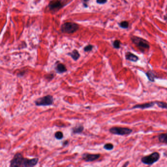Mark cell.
<instances>
[{"label":"cell","instance_id":"1","mask_svg":"<svg viewBox=\"0 0 167 167\" xmlns=\"http://www.w3.org/2000/svg\"><path fill=\"white\" fill-rule=\"evenodd\" d=\"M130 39L132 42L143 53L146 50L149 49V43L146 40L136 36H132Z\"/></svg>","mask_w":167,"mask_h":167},{"label":"cell","instance_id":"2","mask_svg":"<svg viewBox=\"0 0 167 167\" xmlns=\"http://www.w3.org/2000/svg\"><path fill=\"white\" fill-rule=\"evenodd\" d=\"M78 29V24L70 22L64 23L61 26V31L64 33H74L77 31Z\"/></svg>","mask_w":167,"mask_h":167},{"label":"cell","instance_id":"3","mask_svg":"<svg viewBox=\"0 0 167 167\" xmlns=\"http://www.w3.org/2000/svg\"><path fill=\"white\" fill-rule=\"evenodd\" d=\"M160 159V154L157 152H154L152 154L144 156L141 158L142 162L148 165H152L157 162Z\"/></svg>","mask_w":167,"mask_h":167},{"label":"cell","instance_id":"4","mask_svg":"<svg viewBox=\"0 0 167 167\" xmlns=\"http://www.w3.org/2000/svg\"><path fill=\"white\" fill-rule=\"evenodd\" d=\"M109 131L110 133L115 135L124 136L130 134L132 132V130L128 128L114 127L110 128Z\"/></svg>","mask_w":167,"mask_h":167},{"label":"cell","instance_id":"5","mask_svg":"<svg viewBox=\"0 0 167 167\" xmlns=\"http://www.w3.org/2000/svg\"><path fill=\"white\" fill-rule=\"evenodd\" d=\"M66 4L63 2L62 0H52L48 5L50 10L52 12H57L63 7Z\"/></svg>","mask_w":167,"mask_h":167},{"label":"cell","instance_id":"6","mask_svg":"<svg viewBox=\"0 0 167 167\" xmlns=\"http://www.w3.org/2000/svg\"><path fill=\"white\" fill-rule=\"evenodd\" d=\"M53 102V96L50 95L38 98L35 101V104L38 106H46L52 105Z\"/></svg>","mask_w":167,"mask_h":167},{"label":"cell","instance_id":"7","mask_svg":"<svg viewBox=\"0 0 167 167\" xmlns=\"http://www.w3.org/2000/svg\"><path fill=\"white\" fill-rule=\"evenodd\" d=\"M24 158L21 153H16L10 161V167H21L23 165Z\"/></svg>","mask_w":167,"mask_h":167},{"label":"cell","instance_id":"8","mask_svg":"<svg viewBox=\"0 0 167 167\" xmlns=\"http://www.w3.org/2000/svg\"><path fill=\"white\" fill-rule=\"evenodd\" d=\"M100 157V154H91L84 153L82 155V158L86 162H92L98 159Z\"/></svg>","mask_w":167,"mask_h":167},{"label":"cell","instance_id":"9","mask_svg":"<svg viewBox=\"0 0 167 167\" xmlns=\"http://www.w3.org/2000/svg\"><path fill=\"white\" fill-rule=\"evenodd\" d=\"M38 161L39 159L37 158H34L32 159L24 158L22 166L23 167H34L37 165Z\"/></svg>","mask_w":167,"mask_h":167},{"label":"cell","instance_id":"10","mask_svg":"<svg viewBox=\"0 0 167 167\" xmlns=\"http://www.w3.org/2000/svg\"><path fill=\"white\" fill-rule=\"evenodd\" d=\"M155 104H156L155 102H152L149 103H146L142 104H137L135 105L132 108V109H148L153 107Z\"/></svg>","mask_w":167,"mask_h":167},{"label":"cell","instance_id":"11","mask_svg":"<svg viewBox=\"0 0 167 167\" xmlns=\"http://www.w3.org/2000/svg\"><path fill=\"white\" fill-rule=\"evenodd\" d=\"M125 57L126 60L130 61L131 62H137L139 60V57L136 55L134 54L133 53L130 52H126L125 54Z\"/></svg>","mask_w":167,"mask_h":167},{"label":"cell","instance_id":"12","mask_svg":"<svg viewBox=\"0 0 167 167\" xmlns=\"http://www.w3.org/2000/svg\"><path fill=\"white\" fill-rule=\"evenodd\" d=\"M57 72L59 73H62L65 72L67 71V68L63 64H58L55 68Z\"/></svg>","mask_w":167,"mask_h":167},{"label":"cell","instance_id":"13","mask_svg":"<svg viewBox=\"0 0 167 167\" xmlns=\"http://www.w3.org/2000/svg\"><path fill=\"white\" fill-rule=\"evenodd\" d=\"M158 140L160 143L167 144V133L160 134L158 136Z\"/></svg>","mask_w":167,"mask_h":167},{"label":"cell","instance_id":"14","mask_svg":"<svg viewBox=\"0 0 167 167\" xmlns=\"http://www.w3.org/2000/svg\"><path fill=\"white\" fill-rule=\"evenodd\" d=\"M69 55H70L71 57L75 61L77 60L80 56L79 53L76 50H74L72 52L69 53Z\"/></svg>","mask_w":167,"mask_h":167},{"label":"cell","instance_id":"15","mask_svg":"<svg viewBox=\"0 0 167 167\" xmlns=\"http://www.w3.org/2000/svg\"><path fill=\"white\" fill-rule=\"evenodd\" d=\"M84 129V127L82 126H79L73 129V132L74 134H81Z\"/></svg>","mask_w":167,"mask_h":167},{"label":"cell","instance_id":"16","mask_svg":"<svg viewBox=\"0 0 167 167\" xmlns=\"http://www.w3.org/2000/svg\"><path fill=\"white\" fill-rule=\"evenodd\" d=\"M155 103H156V105H157L158 107L162 109H167V103L161 102V101H155Z\"/></svg>","mask_w":167,"mask_h":167},{"label":"cell","instance_id":"17","mask_svg":"<svg viewBox=\"0 0 167 167\" xmlns=\"http://www.w3.org/2000/svg\"><path fill=\"white\" fill-rule=\"evenodd\" d=\"M119 25L120 28L122 29H126L129 27V23L126 21H124L120 23Z\"/></svg>","mask_w":167,"mask_h":167},{"label":"cell","instance_id":"18","mask_svg":"<svg viewBox=\"0 0 167 167\" xmlns=\"http://www.w3.org/2000/svg\"><path fill=\"white\" fill-rule=\"evenodd\" d=\"M147 76L148 77V80L151 82H154L155 75L152 72H148L146 73Z\"/></svg>","mask_w":167,"mask_h":167},{"label":"cell","instance_id":"19","mask_svg":"<svg viewBox=\"0 0 167 167\" xmlns=\"http://www.w3.org/2000/svg\"><path fill=\"white\" fill-rule=\"evenodd\" d=\"M104 148L107 151H111L114 148V145L111 143L105 144L104 146Z\"/></svg>","mask_w":167,"mask_h":167},{"label":"cell","instance_id":"20","mask_svg":"<svg viewBox=\"0 0 167 167\" xmlns=\"http://www.w3.org/2000/svg\"><path fill=\"white\" fill-rule=\"evenodd\" d=\"M121 42L120 40H116L113 43V46L115 48L119 49L121 47Z\"/></svg>","mask_w":167,"mask_h":167},{"label":"cell","instance_id":"21","mask_svg":"<svg viewBox=\"0 0 167 167\" xmlns=\"http://www.w3.org/2000/svg\"><path fill=\"white\" fill-rule=\"evenodd\" d=\"M54 136L57 140H61L63 138V134L61 131H57L54 134Z\"/></svg>","mask_w":167,"mask_h":167},{"label":"cell","instance_id":"22","mask_svg":"<svg viewBox=\"0 0 167 167\" xmlns=\"http://www.w3.org/2000/svg\"><path fill=\"white\" fill-rule=\"evenodd\" d=\"M93 48V46H92L91 45H89L84 48V50L86 52H88V51H91L92 50Z\"/></svg>","mask_w":167,"mask_h":167},{"label":"cell","instance_id":"23","mask_svg":"<svg viewBox=\"0 0 167 167\" xmlns=\"http://www.w3.org/2000/svg\"><path fill=\"white\" fill-rule=\"evenodd\" d=\"M96 2L98 4L103 5V4H105V3H107V0H97Z\"/></svg>","mask_w":167,"mask_h":167},{"label":"cell","instance_id":"24","mask_svg":"<svg viewBox=\"0 0 167 167\" xmlns=\"http://www.w3.org/2000/svg\"><path fill=\"white\" fill-rule=\"evenodd\" d=\"M89 0H82L83 6H85V7H88V2H89Z\"/></svg>","mask_w":167,"mask_h":167},{"label":"cell","instance_id":"25","mask_svg":"<svg viewBox=\"0 0 167 167\" xmlns=\"http://www.w3.org/2000/svg\"><path fill=\"white\" fill-rule=\"evenodd\" d=\"M68 144H69V141H67V140H66L63 143V145L64 147H65V146H66L67 145H68Z\"/></svg>","mask_w":167,"mask_h":167},{"label":"cell","instance_id":"26","mask_svg":"<svg viewBox=\"0 0 167 167\" xmlns=\"http://www.w3.org/2000/svg\"><path fill=\"white\" fill-rule=\"evenodd\" d=\"M129 162L128 161L124 163V165L122 166V167H127V166L129 165Z\"/></svg>","mask_w":167,"mask_h":167}]
</instances>
